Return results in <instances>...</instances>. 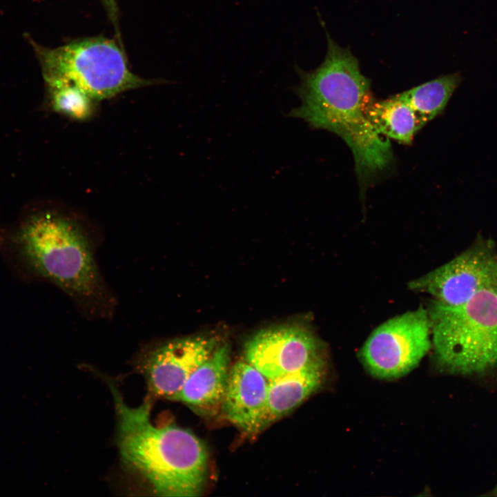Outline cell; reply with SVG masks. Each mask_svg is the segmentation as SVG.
Returning <instances> with one entry per match:
<instances>
[{
    "instance_id": "cell-1",
    "label": "cell",
    "mask_w": 497,
    "mask_h": 497,
    "mask_svg": "<svg viewBox=\"0 0 497 497\" xmlns=\"http://www.w3.org/2000/svg\"><path fill=\"white\" fill-rule=\"evenodd\" d=\"M322 63L306 71L295 66L299 84L293 88L300 105L289 116L341 137L351 149L361 193L393 161L388 138L378 133L364 115L363 105L371 96V81L364 76L358 59L340 46L328 32Z\"/></svg>"
},
{
    "instance_id": "cell-2",
    "label": "cell",
    "mask_w": 497,
    "mask_h": 497,
    "mask_svg": "<svg viewBox=\"0 0 497 497\" xmlns=\"http://www.w3.org/2000/svg\"><path fill=\"white\" fill-rule=\"evenodd\" d=\"M106 381L117 412V445L125 468L157 496L199 495L208 467L203 441L175 425H153L152 398L148 397L139 406L130 407L112 381Z\"/></svg>"
},
{
    "instance_id": "cell-3",
    "label": "cell",
    "mask_w": 497,
    "mask_h": 497,
    "mask_svg": "<svg viewBox=\"0 0 497 497\" xmlns=\"http://www.w3.org/2000/svg\"><path fill=\"white\" fill-rule=\"evenodd\" d=\"M9 242L33 275L54 283L88 311L106 306L107 293L91 242L70 217L55 211L32 215L13 231Z\"/></svg>"
},
{
    "instance_id": "cell-4",
    "label": "cell",
    "mask_w": 497,
    "mask_h": 497,
    "mask_svg": "<svg viewBox=\"0 0 497 497\" xmlns=\"http://www.w3.org/2000/svg\"><path fill=\"white\" fill-rule=\"evenodd\" d=\"M427 311L434 354L443 369L471 375L497 366V295L494 288L483 289L459 305L433 301Z\"/></svg>"
},
{
    "instance_id": "cell-5",
    "label": "cell",
    "mask_w": 497,
    "mask_h": 497,
    "mask_svg": "<svg viewBox=\"0 0 497 497\" xmlns=\"http://www.w3.org/2000/svg\"><path fill=\"white\" fill-rule=\"evenodd\" d=\"M37 51L46 81H67L95 101L153 83L132 72L121 46L108 38H86Z\"/></svg>"
},
{
    "instance_id": "cell-6",
    "label": "cell",
    "mask_w": 497,
    "mask_h": 497,
    "mask_svg": "<svg viewBox=\"0 0 497 497\" xmlns=\"http://www.w3.org/2000/svg\"><path fill=\"white\" fill-rule=\"evenodd\" d=\"M427 310L420 306L377 327L359 355L366 369L379 379H396L416 368L432 347Z\"/></svg>"
},
{
    "instance_id": "cell-7",
    "label": "cell",
    "mask_w": 497,
    "mask_h": 497,
    "mask_svg": "<svg viewBox=\"0 0 497 497\" xmlns=\"http://www.w3.org/2000/svg\"><path fill=\"white\" fill-rule=\"evenodd\" d=\"M497 250L482 238L455 258L409 283V288L431 295L433 301L447 306L461 304L478 291L495 289Z\"/></svg>"
},
{
    "instance_id": "cell-8",
    "label": "cell",
    "mask_w": 497,
    "mask_h": 497,
    "mask_svg": "<svg viewBox=\"0 0 497 497\" xmlns=\"http://www.w3.org/2000/svg\"><path fill=\"white\" fill-rule=\"evenodd\" d=\"M220 343L215 335H197L155 342L144 349L136 358L135 369L146 380L148 397L171 400Z\"/></svg>"
},
{
    "instance_id": "cell-9",
    "label": "cell",
    "mask_w": 497,
    "mask_h": 497,
    "mask_svg": "<svg viewBox=\"0 0 497 497\" xmlns=\"http://www.w3.org/2000/svg\"><path fill=\"white\" fill-rule=\"evenodd\" d=\"M245 360L268 380L297 371L324 357L319 339L300 325L263 329L246 342Z\"/></svg>"
},
{
    "instance_id": "cell-10",
    "label": "cell",
    "mask_w": 497,
    "mask_h": 497,
    "mask_svg": "<svg viewBox=\"0 0 497 497\" xmlns=\"http://www.w3.org/2000/svg\"><path fill=\"white\" fill-rule=\"evenodd\" d=\"M269 380L246 360L230 367L221 409L226 418L248 434L266 426Z\"/></svg>"
},
{
    "instance_id": "cell-11",
    "label": "cell",
    "mask_w": 497,
    "mask_h": 497,
    "mask_svg": "<svg viewBox=\"0 0 497 497\" xmlns=\"http://www.w3.org/2000/svg\"><path fill=\"white\" fill-rule=\"evenodd\" d=\"M230 355L229 344L220 342L171 400L182 402L199 414L217 413L221 409L227 385Z\"/></svg>"
},
{
    "instance_id": "cell-12",
    "label": "cell",
    "mask_w": 497,
    "mask_h": 497,
    "mask_svg": "<svg viewBox=\"0 0 497 497\" xmlns=\"http://www.w3.org/2000/svg\"><path fill=\"white\" fill-rule=\"evenodd\" d=\"M325 359L269 380L266 426L292 411L320 387L326 375Z\"/></svg>"
},
{
    "instance_id": "cell-13",
    "label": "cell",
    "mask_w": 497,
    "mask_h": 497,
    "mask_svg": "<svg viewBox=\"0 0 497 497\" xmlns=\"http://www.w3.org/2000/svg\"><path fill=\"white\" fill-rule=\"evenodd\" d=\"M363 109L378 133L401 144H411L415 134L422 128L414 112L398 95L376 101L370 96Z\"/></svg>"
},
{
    "instance_id": "cell-14",
    "label": "cell",
    "mask_w": 497,
    "mask_h": 497,
    "mask_svg": "<svg viewBox=\"0 0 497 497\" xmlns=\"http://www.w3.org/2000/svg\"><path fill=\"white\" fill-rule=\"evenodd\" d=\"M462 81L463 76L458 71L440 76L398 96L411 107L422 128L442 114Z\"/></svg>"
},
{
    "instance_id": "cell-15",
    "label": "cell",
    "mask_w": 497,
    "mask_h": 497,
    "mask_svg": "<svg viewBox=\"0 0 497 497\" xmlns=\"http://www.w3.org/2000/svg\"><path fill=\"white\" fill-rule=\"evenodd\" d=\"M55 110L75 119L88 118L95 100L77 86L63 81H46Z\"/></svg>"
},
{
    "instance_id": "cell-16",
    "label": "cell",
    "mask_w": 497,
    "mask_h": 497,
    "mask_svg": "<svg viewBox=\"0 0 497 497\" xmlns=\"http://www.w3.org/2000/svg\"><path fill=\"white\" fill-rule=\"evenodd\" d=\"M106 11L115 26L117 28L118 9L116 0H101Z\"/></svg>"
},
{
    "instance_id": "cell-17",
    "label": "cell",
    "mask_w": 497,
    "mask_h": 497,
    "mask_svg": "<svg viewBox=\"0 0 497 497\" xmlns=\"http://www.w3.org/2000/svg\"><path fill=\"white\" fill-rule=\"evenodd\" d=\"M495 289V291H496V295H497V284H496V287H495V289Z\"/></svg>"
}]
</instances>
